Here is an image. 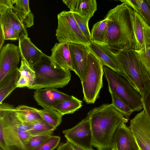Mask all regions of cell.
Wrapping results in <instances>:
<instances>
[{"mask_svg":"<svg viewBox=\"0 0 150 150\" xmlns=\"http://www.w3.org/2000/svg\"><path fill=\"white\" fill-rule=\"evenodd\" d=\"M134 10L127 4L122 3L110 10L104 18L108 27L104 44L114 54L134 48L132 19Z\"/></svg>","mask_w":150,"mask_h":150,"instance_id":"1","label":"cell"},{"mask_svg":"<svg viewBox=\"0 0 150 150\" xmlns=\"http://www.w3.org/2000/svg\"><path fill=\"white\" fill-rule=\"evenodd\" d=\"M90 119L92 146L98 150L111 149L112 138L117 128L129 120L111 104L96 107L88 113Z\"/></svg>","mask_w":150,"mask_h":150,"instance_id":"2","label":"cell"},{"mask_svg":"<svg viewBox=\"0 0 150 150\" xmlns=\"http://www.w3.org/2000/svg\"><path fill=\"white\" fill-rule=\"evenodd\" d=\"M119 74L123 76L141 95L143 94L150 76L139 59L136 50L131 48L114 54Z\"/></svg>","mask_w":150,"mask_h":150,"instance_id":"3","label":"cell"},{"mask_svg":"<svg viewBox=\"0 0 150 150\" xmlns=\"http://www.w3.org/2000/svg\"><path fill=\"white\" fill-rule=\"evenodd\" d=\"M35 78L31 86L28 88L34 90L52 88H62L69 82L70 70L59 66L47 55L33 65Z\"/></svg>","mask_w":150,"mask_h":150,"instance_id":"4","label":"cell"},{"mask_svg":"<svg viewBox=\"0 0 150 150\" xmlns=\"http://www.w3.org/2000/svg\"><path fill=\"white\" fill-rule=\"evenodd\" d=\"M103 69L109 92L115 93L134 112L143 109L140 93L121 75L107 67L103 66Z\"/></svg>","mask_w":150,"mask_h":150,"instance_id":"5","label":"cell"},{"mask_svg":"<svg viewBox=\"0 0 150 150\" xmlns=\"http://www.w3.org/2000/svg\"><path fill=\"white\" fill-rule=\"evenodd\" d=\"M103 67L101 62L89 51L86 74L81 81L83 100L87 104L94 103L99 97L103 86Z\"/></svg>","mask_w":150,"mask_h":150,"instance_id":"6","label":"cell"},{"mask_svg":"<svg viewBox=\"0 0 150 150\" xmlns=\"http://www.w3.org/2000/svg\"><path fill=\"white\" fill-rule=\"evenodd\" d=\"M56 36L59 42L81 44L88 46L91 42L84 36L74 17L73 13L63 11L57 15Z\"/></svg>","mask_w":150,"mask_h":150,"instance_id":"7","label":"cell"},{"mask_svg":"<svg viewBox=\"0 0 150 150\" xmlns=\"http://www.w3.org/2000/svg\"><path fill=\"white\" fill-rule=\"evenodd\" d=\"M143 107V110L130 120L129 127L139 150H150V118Z\"/></svg>","mask_w":150,"mask_h":150,"instance_id":"8","label":"cell"},{"mask_svg":"<svg viewBox=\"0 0 150 150\" xmlns=\"http://www.w3.org/2000/svg\"><path fill=\"white\" fill-rule=\"evenodd\" d=\"M63 133L67 142L83 149H92V135L88 115L74 127L63 130Z\"/></svg>","mask_w":150,"mask_h":150,"instance_id":"9","label":"cell"},{"mask_svg":"<svg viewBox=\"0 0 150 150\" xmlns=\"http://www.w3.org/2000/svg\"><path fill=\"white\" fill-rule=\"evenodd\" d=\"M18 131L0 112V148L3 150H28L21 139Z\"/></svg>","mask_w":150,"mask_h":150,"instance_id":"10","label":"cell"},{"mask_svg":"<svg viewBox=\"0 0 150 150\" xmlns=\"http://www.w3.org/2000/svg\"><path fill=\"white\" fill-rule=\"evenodd\" d=\"M21 57L18 46L8 43L2 47L0 52V81L9 73L18 68Z\"/></svg>","mask_w":150,"mask_h":150,"instance_id":"11","label":"cell"},{"mask_svg":"<svg viewBox=\"0 0 150 150\" xmlns=\"http://www.w3.org/2000/svg\"><path fill=\"white\" fill-rule=\"evenodd\" d=\"M73 71L81 81L86 72L89 50L88 46L81 44L68 43Z\"/></svg>","mask_w":150,"mask_h":150,"instance_id":"12","label":"cell"},{"mask_svg":"<svg viewBox=\"0 0 150 150\" xmlns=\"http://www.w3.org/2000/svg\"><path fill=\"white\" fill-rule=\"evenodd\" d=\"M132 23L135 40L134 49L140 51L150 47V27L134 11Z\"/></svg>","mask_w":150,"mask_h":150,"instance_id":"13","label":"cell"},{"mask_svg":"<svg viewBox=\"0 0 150 150\" xmlns=\"http://www.w3.org/2000/svg\"><path fill=\"white\" fill-rule=\"evenodd\" d=\"M112 150H139L132 133L124 122L117 128L112 138Z\"/></svg>","mask_w":150,"mask_h":150,"instance_id":"14","label":"cell"},{"mask_svg":"<svg viewBox=\"0 0 150 150\" xmlns=\"http://www.w3.org/2000/svg\"><path fill=\"white\" fill-rule=\"evenodd\" d=\"M69 96L54 88H48L36 90L33 97L38 105L43 109L52 108L59 102L71 98Z\"/></svg>","mask_w":150,"mask_h":150,"instance_id":"15","label":"cell"},{"mask_svg":"<svg viewBox=\"0 0 150 150\" xmlns=\"http://www.w3.org/2000/svg\"><path fill=\"white\" fill-rule=\"evenodd\" d=\"M90 52L94 55L102 63L119 74L114 54L103 43L91 41L88 46Z\"/></svg>","mask_w":150,"mask_h":150,"instance_id":"16","label":"cell"},{"mask_svg":"<svg viewBox=\"0 0 150 150\" xmlns=\"http://www.w3.org/2000/svg\"><path fill=\"white\" fill-rule=\"evenodd\" d=\"M18 47L21 58L32 67L40 61L43 57L47 56L31 42L28 37L21 35L18 39Z\"/></svg>","mask_w":150,"mask_h":150,"instance_id":"17","label":"cell"},{"mask_svg":"<svg viewBox=\"0 0 150 150\" xmlns=\"http://www.w3.org/2000/svg\"><path fill=\"white\" fill-rule=\"evenodd\" d=\"M70 11L77 13L89 20L97 10L95 0H63Z\"/></svg>","mask_w":150,"mask_h":150,"instance_id":"18","label":"cell"},{"mask_svg":"<svg viewBox=\"0 0 150 150\" xmlns=\"http://www.w3.org/2000/svg\"><path fill=\"white\" fill-rule=\"evenodd\" d=\"M50 58L59 66L73 71L68 43H55L51 50Z\"/></svg>","mask_w":150,"mask_h":150,"instance_id":"19","label":"cell"},{"mask_svg":"<svg viewBox=\"0 0 150 150\" xmlns=\"http://www.w3.org/2000/svg\"><path fill=\"white\" fill-rule=\"evenodd\" d=\"M0 25L10 26L21 35L28 37L26 28L11 7L0 9Z\"/></svg>","mask_w":150,"mask_h":150,"instance_id":"20","label":"cell"},{"mask_svg":"<svg viewBox=\"0 0 150 150\" xmlns=\"http://www.w3.org/2000/svg\"><path fill=\"white\" fill-rule=\"evenodd\" d=\"M13 11L26 28L34 24V16L29 8V1L13 0Z\"/></svg>","mask_w":150,"mask_h":150,"instance_id":"21","label":"cell"},{"mask_svg":"<svg viewBox=\"0 0 150 150\" xmlns=\"http://www.w3.org/2000/svg\"><path fill=\"white\" fill-rule=\"evenodd\" d=\"M17 68L6 75L0 81V103L15 88L20 76Z\"/></svg>","mask_w":150,"mask_h":150,"instance_id":"22","label":"cell"},{"mask_svg":"<svg viewBox=\"0 0 150 150\" xmlns=\"http://www.w3.org/2000/svg\"><path fill=\"white\" fill-rule=\"evenodd\" d=\"M15 110L19 118L25 124L43 120L38 113V109L35 108L20 105Z\"/></svg>","mask_w":150,"mask_h":150,"instance_id":"23","label":"cell"},{"mask_svg":"<svg viewBox=\"0 0 150 150\" xmlns=\"http://www.w3.org/2000/svg\"><path fill=\"white\" fill-rule=\"evenodd\" d=\"M82 106V101L74 96L59 102L52 107V108L63 115L72 114L79 110Z\"/></svg>","mask_w":150,"mask_h":150,"instance_id":"24","label":"cell"},{"mask_svg":"<svg viewBox=\"0 0 150 150\" xmlns=\"http://www.w3.org/2000/svg\"><path fill=\"white\" fill-rule=\"evenodd\" d=\"M108 24V20L104 18L93 25L91 33L92 41L104 43Z\"/></svg>","mask_w":150,"mask_h":150,"instance_id":"25","label":"cell"},{"mask_svg":"<svg viewBox=\"0 0 150 150\" xmlns=\"http://www.w3.org/2000/svg\"><path fill=\"white\" fill-rule=\"evenodd\" d=\"M38 112L44 121L55 128L62 122L63 115L53 108L38 110Z\"/></svg>","mask_w":150,"mask_h":150,"instance_id":"26","label":"cell"},{"mask_svg":"<svg viewBox=\"0 0 150 150\" xmlns=\"http://www.w3.org/2000/svg\"><path fill=\"white\" fill-rule=\"evenodd\" d=\"M25 125L29 127L28 132L32 137L53 133L56 129L43 120Z\"/></svg>","mask_w":150,"mask_h":150,"instance_id":"27","label":"cell"},{"mask_svg":"<svg viewBox=\"0 0 150 150\" xmlns=\"http://www.w3.org/2000/svg\"><path fill=\"white\" fill-rule=\"evenodd\" d=\"M110 93L112 97V105L126 118L129 120V116L134 112V110L114 93Z\"/></svg>","mask_w":150,"mask_h":150,"instance_id":"28","label":"cell"},{"mask_svg":"<svg viewBox=\"0 0 150 150\" xmlns=\"http://www.w3.org/2000/svg\"><path fill=\"white\" fill-rule=\"evenodd\" d=\"M73 13L80 30L86 38L91 42V34L88 26L89 20L77 13Z\"/></svg>","mask_w":150,"mask_h":150,"instance_id":"29","label":"cell"},{"mask_svg":"<svg viewBox=\"0 0 150 150\" xmlns=\"http://www.w3.org/2000/svg\"><path fill=\"white\" fill-rule=\"evenodd\" d=\"M18 71L20 75L28 79L32 86L35 78V72L32 67L23 58H21V64L19 68Z\"/></svg>","mask_w":150,"mask_h":150,"instance_id":"30","label":"cell"},{"mask_svg":"<svg viewBox=\"0 0 150 150\" xmlns=\"http://www.w3.org/2000/svg\"><path fill=\"white\" fill-rule=\"evenodd\" d=\"M60 139L59 136L52 135L40 145L32 150H53L59 145Z\"/></svg>","mask_w":150,"mask_h":150,"instance_id":"31","label":"cell"},{"mask_svg":"<svg viewBox=\"0 0 150 150\" xmlns=\"http://www.w3.org/2000/svg\"><path fill=\"white\" fill-rule=\"evenodd\" d=\"M140 9L135 11L150 27V2L149 0H138Z\"/></svg>","mask_w":150,"mask_h":150,"instance_id":"32","label":"cell"},{"mask_svg":"<svg viewBox=\"0 0 150 150\" xmlns=\"http://www.w3.org/2000/svg\"><path fill=\"white\" fill-rule=\"evenodd\" d=\"M53 133L33 137L26 143L25 145L28 150H32L37 147L51 136Z\"/></svg>","mask_w":150,"mask_h":150,"instance_id":"33","label":"cell"},{"mask_svg":"<svg viewBox=\"0 0 150 150\" xmlns=\"http://www.w3.org/2000/svg\"><path fill=\"white\" fill-rule=\"evenodd\" d=\"M136 51L139 60L150 76V47Z\"/></svg>","mask_w":150,"mask_h":150,"instance_id":"34","label":"cell"},{"mask_svg":"<svg viewBox=\"0 0 150 150\" xmlns=\"http://www.w3.org/2000/svg\"><path fill=\"white\" fill-rule=\"evenodd\" d=\"M5 40H16L19 39L21 35L15 29L7 25H1Z\"/></svg>","mask_w":150,"mask_h":150,"instance_id":"35","label":"cell"},{"mask_svg":"<svg viewBox=\"0 0 150 150\" xmlns=\"http://www.w3.org/2000/svg\"><path fill=\"white\" fill-rule=\"evenodd\" d=\"M31 86L28 79L23 76L20 75L17 84V88L27 87L28 88Z\"/></svg>","mask_w":150,"mask_h":150,"instance_id":"36","label":"cell"},{"mask_svg":"<svg viewBox=\"0 0 150 150\" xmlns=\"http://www.w3.org/2000/svg\"><path fill=\"white\" fill-rule=\"evenodd\" d=\"M122 3L127 4L135 11L140 9V6L138 0H120Z\"/></svg>","mask_w":150,"mask_h":150,"instance_id":"37","label":"cell"},{"mask_svg":"<svg viewBox=\"0 0 150 150\" xmlns=\"http://www.w3.org/2000/svg\"><path fill=\"white\" fill-rule=\"evenodd\" d=\"M19 136L22 141L25 145L26 143L32 136L28 131H19L18 132Z\"/></svg>","mask_w":150,"mask_h":150,"instance_id":"38","label":"cell"},{"mask_svg":"<svg viewBox=\"0 0 150 150\" xmlns=\"http://www.w3.org/2000/svg\"><path fill=\"white\" fill-rule=\"evenodd\" d=\"M143 104L150 118V94L144 98L143 100Z\"/></svg>","mask_w":150,"mask_h":150,"instance_id":"39","label":"cell"},{"mask_svg":"<svg viewBox=\"0 0 150 150\" xmlns=\"http://www.w3.org/2000/svg\"><path fill=\"white\" fill-rule=\"evenodd\" d=\"M57 150H73L71 144L67 142L60 143Z\"/></svg>","mask_w":150,"mask_h":150,"instance_id":"40","label":"cell"},{"mask_svg":"<svg viewBox=\"0 0 150 150\" xmlns=\"http://www.w3.org/2000/svg\"><path fill=\"white\" fill-rule=\"evenodd\" d=\"M4 37L1 29L0 28V50L2 48V46L4 42Z\"/></svg>","mask_w":150,"mask_h":150,"instance_id":"41","label":"cell"},{"mask_svg":"<svg viewBox=\"0 0 150 150\" xmlns=\"http://www.w3.org/2000/svg\"><path fill=\"white\" fill-rule=\"evenodd\" d=\"M71 146L72 147V148L74 150H94V149L92 148L91 149H88V150H86L83 149L79 147H78V146L74 145L73 144H71Z\"/></svg>","mask_w":150,"mask_h":150,"instance_id":"42","label":"cell"},{"mask_svg":"<svg viewBox=\"0 0 150 150\" xmlns=\"http://www.w3.org/2000/svg\"><path fill=\"white\" fill-rule=\"evenodd\" d=\"M0 150H3L1 149L0 148Z\"/></svg>","mask_w":150,"mask_h":150,"instance_id":"43","label":"cell"},{"mask_svg":"<svg viewBox=\"0 0 150 150\" xmlns=\"http://www.w3.org/2000/svg\"><path fill=\"white\" fill-rule=\"evenodd\" d=\"M149 0V1H150V0Z\"/></svg>","mask_w":150,"mask_h":150,"instance_id":"44","label":"cell"},{"mask_svg":"<svg viewBox=\"0 0 150 150\" xmlns=\"http://www.w3.org/2000/svg\"></svg>","mask_w":150,"mask_h":150,"instance_id":"45","label":"cell"}]
</instances>
